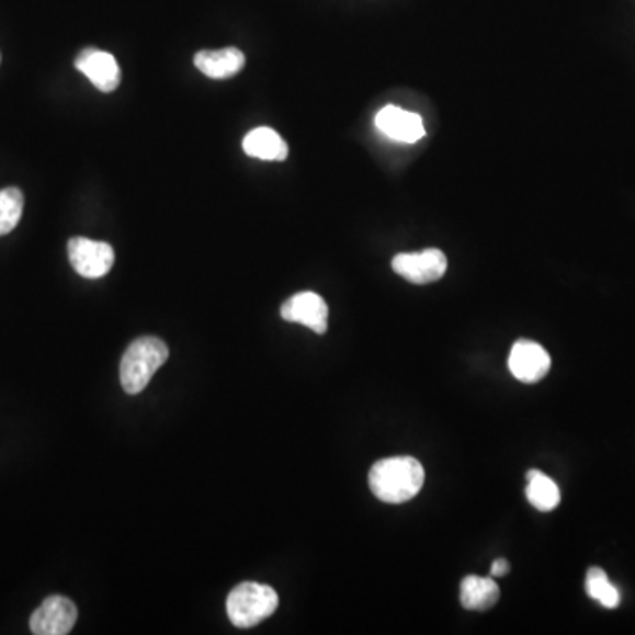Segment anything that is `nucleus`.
<instances>
[{
	"label": "nucleus",
	"mask_w": 635,
	"mask_h": 635,
	"mask_svg": "<svg viewBox=\"0 0 635 635\" xmlns=\"http://www.w3.org/2000/svg\"><path fill=\"white\" fill-rule=\"evenodd\" d=\"M426 483L422 464L410 455L387 457L373 464L370 487L384 503H405L419 495Z\"/></svg>",
	"instance_id": "obj_1"
},
{
	"label": "nucleus",
	"mask_w": 635,
	"mask_h": 635,
	"mask_svg": "<svg viewBox=\"0 0 635 635\" xmlns=\"http://www.w3.org/2000/svg\"><path fill=\"white\" fill-rule=\"evenodd\" d=\"M170 356V350L161 339H136L129 344L121 362V384L127 394H140L149 385L154 374L158 373Z\"/></svg>",
	"instance_id": "obj_2"
},
{
	"label": "nucleus",
	"mask_w": 635,
	"mask_h": 635,
	"mask_svg": "<svg viewBox=\"0 0 635 635\" xmlns=\"http://www.w3.org/2000/svg\"><path fill=\"white\" fill-rule=\"evenodd\" d=\"M280 597L274 588L258 582H242L235 586L226 600L228 617L239 628H251L275 613Z\"/></svg>",
	"instance_id": "obj_3"
},
{
	"label": "nucleus",
	"mask_w": 635,
	"mask_h": 635,
	"mask_svg": "<svg viewBox=\"0 0 635 635\" xmlns=\"http://www.w3.org/2000/svg\"><path fill=\"white\" fill-rule=\"evenodd\" d=\"M68 257L72 269L87 280L104 277L115 263V252L110 243L86 237L69 240Z\"/></svg>",
	"instance_id": "obj_4"
},
{
	"label": "nucleus",
	"mask_w": 635,
	"mask_h": 635,
	"mask_svg": "<svg viewBox=\"0 0 635 635\" xmlns=\"http://www.w3.org/2000/svg\"><path fill=\"white\" fill-rule=\"evenodd\" d=\"M396 274L413 284H429L442 280L446 272V257L440 249L401 252L393 260Z\"/></svg>",
	"instance_id": "obj_5"
},
{
	"label": "nucleus",
	"mask_w": 635,
	"mask_h": 635,
	"mask_svg": "<svg viewBox=\"0 0 635 635\" xmlns=\"http://www.w3.org/2000/svg\"><path fill=\"white\" fill-rule=\"evenodd\" d=\"M78 620L77 605L66 597H48L32 613L31 632L36 635H66Z\"/></svg>",
	"instance_id": "obj_6"
},
{
	"label": "nucleus",
	"mask_w": 635,
	"mask_h": 635,
	"mask_svg": "<svg viewBox=\"0 0 635 635\" xmlns=\"http://www.w3.org/2000/svg\"><path fill=\"white\" fill-rule=\"evenodd\" d=\"M281 316L284 321L304 325L316 333H325L329 327V306L315 292H301L290 297L281 306Z\"/></svg>",
	"instance_id": "obj_7"
},
{
	"label": "nucleus",
	"mask_w": 635,
	"mask_h": 635,
	"mask_svg": "<svg viewBox=\"0 0 635 635\" xmlns=\"http://www.w3.org/2000/svg\"><path fill=\"white\" fill-rule=\"evenodd\" d=\"M509 370L519 382L536 384L551 370V356L535 341L521 339L514 343L509 355Z\"/></svg>",
	"instance_id": "obj_8"
},
{
	"label": "nucleus",
	"mask_w": 635,
	"mask_h": 635,
	"mask_svg": "<svg viewBox=\"0 0 635 635\" xmlns=\"http://www.w3.org/2000/svg\"><path fill=\"white\" fill-rule=\"evenodd\" d=\"M75 68L81 75H86L92 86L101 92H113L121 83V68L115 57L109 52L86 48L78 54Z\"/></svg>",
	"instance_id": "obj_9"
},
{
	"label": "nucleus",
	"mask_w": 635,
	"mask_h": 635,
	"mask_svg": "<svg viewBox=\"0 0 635 635\" xmlns=\"http://www.w3.org/2000/svg\"><path fill=\"white\" fill-rule=\"evenodd\" d=\"M376 127L393 140L401 144H415L426 136L423 122L420 115L388 104L376 113Z\"/></svg>",
	"instance_id": "obj_10"
},
{
	"label": "nucleus",
	"mask_w": 635,
	"mask_h": 635,
	"mask_svg": "<svg viewBox=\"0 0 635 635\" xmlns=\"http://www.w3.org/2000/svg\"><path fill=\"white\" fill-rule=\"evenodd\" d=\"M246 57L239 48L228 46L223 50H203L194 55V66L212 80H225L242 71Z\"/></svg>",
	"instance_id": "obj_11"
},
{
	"label": "nucleus",
	"mask_w": 635,
	"mask_h": 635,
	"mask_svg": "<svg viewBox=\"0 0 635 635\" xmlns=\"http://www.w3.org/2000/svg\"><path fill=\"white\" fill-rule=\"evenodd\" d=\"M242 149L249 158L262 161H284L288 158V145L271 127H257L249 132L243 138Z\"/></svg>",
	"instance_id": "obj_12"
},
{
	"label": "nucleus",
	"mask_w": 635,
	"mask_h": 635,
	"mask_svg": "<svg viewBox=\"0 0 635 635\" xmlns=\"http://www.w3.org/2000/svg\"><path fill=\"white\" fill-rule=\"evenodd\" d=\"M500 599V588L495 577L468 576L461 582V604L468 611L484 613L495 608Z\"/></svg>",
	"instance_id": "obj_13"
},
{
	"label": "nucleus",
	"mask_w": 635,
	"mask_h": 635,
	"mask_svg": "<svg viewBox=\"0 0 635 635\" xmlns=\"http://www.w3.org/2000/svg\"><path fill=\"white\" fill-rule=\"evenodd\" d=\"M526 498L541 512H551L562 501V492L553 478L538 469H530L526 475Z\"/></svg>",
	"instance_id": "obj_14"
},
{
	"label": "nucleus",
	"mask_w": 635,
	"mask_h": 635,
	"mask_svg": "<svg viewBox=\"0 0 635 635\" xmlns=\"http://www.w3.org/2000/svg\"><path fill=\"white\" fill-rule=\"evenodd\" d=\"M585 585L588 597L597 600L600 605L608 609H616L620 605V591L613 582L609 581L608 574L602 568H590L586 574Z\"/></svg>",
	"instance_id": "obj_15"
},
{
	"label": "nucleus",
	"mask_w": 635,
	"mask_h": 635,
	"mask_svg": "<svg viewBox=\"0 0 635 635\" xmlns=\"http://www.w3.org/2000/svg\"><path fill=\"white\" fill-rule=\"evenodd\" d=\"M23 214V193L19 188L0 191V235H8L16 228Z\"/></svg>",
	"instance_id": "obj_16"
},
{
	"label": "nucleus",
	"mask_w": 635,
	"mask_h": 635,
	"mask_svg": "<svg viewBox=\"0 0 635 635\" xmlns=\"http://www.w3.org/2000/svg\"><path fill=\"white\" fill-rule=\"evenodd\" d=\"M510 564L507 559L500 558L492 562L491 565V577H503L504 574L509 572Z\"/></svg>",
	"instance_id": "obj_17"
}]
</instances>
